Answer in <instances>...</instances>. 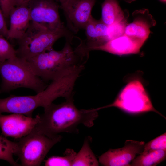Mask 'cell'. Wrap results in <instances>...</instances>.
<instances>
[{"instance_id":"cell-19","label":"cell","mask_w":166,"mask_h":166,"mask_svg":"<svg viewBox=\"0 0 166 166\" xmlns=\"http://www.w3.org/2000/svg\"><path fill=\"white\" fill-rule=\"evenodd\" d=\"M74 150L67 149L63 156H53L45 161L46 166H71L76 154Z\"/></svg>"},{"instance_id":"cell-7","label":"cell","mask_w":166,"mask_h":166,"mask_svg":"<svg viewBox=\"0 0 166 166\" xmlns=\"http://www.w3.org/2000/svg\"><path fill=\"white\" fill-rule=\"evenodd\" d=\"M110 107L132 114L154 112L165 117L154 107L143 81L138 78L129 81L112 103L95 109Z\"/></svg>"},{"instance_id":"cell-23","label":"cell","mask_w":166,"mask_h":166,"mask_svg":"<svg viewBox=\"0 0 166 166\" xmlns=\"http://www.w3.org/2000/svg\"><path fill=\"white\" fill-rule=\"evenodd\" d=\"M15 6L14 0H0V7L6 18L9 17L11 10Z\"/></svg>"},{"instance_id":"cell-29","label":"cell","mask_w":166,"mask_h":166,"mask_svg":"<svg viewBox=\"0 0 166 166\" xmlns=\"http://www.w3.org/2000/svg\"><path fill=\"white\" fill-rule=\"evenodd\" d=\"M81 44V43H80ZM86 53V52H85Z\"/></svg>"},{"instance_id":"cell-10","label":"cell","mask_w":166,"mask_h":166,"mask_svg":"<svg viewBox=\"0 0 166 166\" xmlns=\"http://www.w3.org/2000/svg\"><path fill=\"white\" fill-rule=\"evenodd\" d=\"M145 143L126 140L121 148L110 149L99 157V163L104 166H129L137 155L143 151Z\"/></svg>"},{"instance_id":"cell-9","label":"cell","mask_w":166,"mask_h":166,"mask_svg":"<svg viewBox=\"0 0 166 166\" xmlns=\"http://www.w3.org/2000/svg\"><path fill=\"white\" fill-rule=\"evenodd\" d=\"M38 114L32 118L24 115L12 113L8 115L0 114V127L6 137L20 139L30 133L38 123Z\"/></svg>"},{"instance_id":"cell-6","label":"cell","mask_w":166,"mask_h":166,"mask_svg":"<svg viewBox=\"0 0 166 166\" xmlns=\"http://www.w3.org/2000/svg\"><path fill=\"white\" fill-rule=\"evenodd\" d=\"M62 138L60 135L50 137L33 129L19 139L15 155L22 166H40L50 149Z\"/></svg>"},{"instance_id":"cell-2","label":"cell","mask_w":166,"mask_h":166,"mask_svg":"<svg viewBox=\"0 0 166 166\" xmlns=\"http://www.w3.org/2000/svg\"><path fill=\"white\" fill-rule=\"evenodd\" d=\"M78 78L75 71L68 69L35 95H11L6 98H0V114L9 113L32 117L33 111L39 107L44 109L59 97L67 99L73 97L74 87Z\"/></svg>"},{"instance_id":"cell-13","label":"cell","mask_w":166,"mask_h":166,"mask_svg":"<svg viewBox=\"0 0 166 166\" xmlns=\"http://www.w3.org/2000/svg\"><path fill=\"white\" fill-rule=\"evenodd\" d=\"M143 45L124 34L94 48L93 50H101L119 56L136 54L140 53Z\"/></svg>"},{"instance_id":"cell-3","label":"cell","mask_w":166,"mask_h":166,"mask_svg":"<svg viewBox=\"0 0 166 166\" xmlns=\"http://www.w3.org/2000/svg\"><path fill=\"white\" fill-rule=\"evenodd\" d=\"M72 39L66 38L65 45L60 51L53 49L26 60L35 74L45 81H52L69 69L83 65L88 57L80 44L75 48L72 47Z\"/></svg>"},{"instance_id":"cell-15","label":"cell","mask_w":166,"mask_h":166,"mask_svg":"<svg viewBox=\"0 0 166 166\" xmlns=\"http://www.w3.org/2000/svg\"><path fill=\"white\" fill-rule=\"evenodd\" d=\"M101 21L109 26L119 23L125 18L117 0H105L101 5Z\"/></svg>"},{"instance_id":"cell-4","label":"cell","mask_w":166,"mask_h":166,"mask_svg":"<svg viewBox=\"0 0 166 166\" xmlns=\"http://www.w3.org/2000/svg\"><path fill=\"white\" fill-rule=\"evenodd\" d=\"M62 37L73 38L71 32L65 26L53 30L30 21L25 33L17 40L18 46L16 50V56L28 60L52 50L55 42Z\"/></svg>"},{"instance_id":"cell-11","label":"cell","mask_w":166,"mask_h":166,"mask_svg":"<svg viewBox=\"0 0 166 166\" xmlns=\"http://www.w3.org/2000/svg\"><path fill=\"white\" fill-rule=\"evenodd\" d=\"M96 0H69L60 7L63 10L71 31L85 29L92 16Z\"/></svg>"},{"instance_id":"cell-24","label":"cell","mask_w":166,"mask_h":166,"mask_svg":"<svg viewBox=\"0 0 166 166\" xmlns=\"http://www.w3.org/2000/svg\"><path fill=\"white\" fill-rule=\"evenodd\" d=\"M5 18L0 7V35L6 38L8 28L5 20Z\"/></svg>"},{"instance_id":"cell-1","label":"cell","mask_w":166,"mask_h":166,"mask_svg":"<svg viewBox=\"0 0 166 166\" xmlns=\"http://www.w3.org/2000/svg\"><path fill=\"white\" fill-rule=\"evenodd\" d=\"M60 104L52 103L44 108L38 123L33 129L50 137L63 132L78 133V125L87 127L94 125L98 113L93 109H79L73 102V97Z\"/></svg>"},{"instance_id":"cell-12","label":"cell","mask_w":166,"mask_h":166,"mask_svg":"<svg viewBox=\"0 0 166 166\" xmlns=\"http://www.w3.org/2000/svg\"><path fill=\"white\" fill-rule=\"evenodd\" d=\"M132 15L133 21L126 25L124 34L144 44L149 35L150 28L156 26V22L147 9L136 10Z\"/></svg>"},{"instance_id":"cell-8","label":"cell","mask_w":166,"mask_h":166,"mask_svg":"<svg viewBox=\"0 0 166 166\" xmlns=\"http://www.w3.org/2000/svg\"><path fill=\"white\" fill-rule=\"evenodd\" d=\"M27 5L31 21L53 30L65 27L60 20V6L57 0H30Z\"/></svg>"},{"instance_id":"cell-26","label":"cell","mask_w":166,"mask_h":166,"mask_svg":"<svg viewBox=\"0 0 166 166\" xmlns=\"http://www.w3.org/2000/svg\"><path fill=\"white\" fill-rule=\"evenodd\" d=\"M60 3L61 5H62L66 2L69 0H57Z\"/></svg>"},{"instance_id":"cell-17","label":"cell","mask_w":166,"mask_h":166,"mask_svg":"<svg viewBox=\"0 0 166 166\" xmlns=\"http://www.w3.org/2000/svg\"><path fill=\"white\" fill-rule=\"evenodd\" d=\"M131 162L130 166H154L164 160L166 150H162L143 151Z\"/></svg>"},{"instance_id":"cell-16","label":"cell","mask_w":166,"mask_h":166,"mask_svg":"<svg viewBox=\"0 0 166 166\" xmlns=\"http://www.w3.org/2000/svg\"><path fill=\"white\" fill-rule=\"evenodd\" d=\"M90 137L85 138L82 147L79 152L76 153L72 166H98V160L91 149L90 142Z\"/></svg>"},{"instance_id":"cell-22","label":"cell","mask_w":166,"mask_h":166,"mask_svg":"<svg viewBox=\"0 0 166 166\" xmlns=\"http://www.w3.org/2000/svg\"><path fill=\"white\" fill-rule=\"evenodd\" d=\"M126 22V20L124 18L119 23L109 26V40L116 38L124 34L125 28L127 25Z\"/></svg>"},{"instance_id":"cell-18","label":"cell","mask_w":166,"mask_h":166,"mask_svg":"<svg viewBox=\"0 0 166 166\" xmlns=\"http://www.w3.org/2000/svg\"><path fill=\"white\" fill-rule=\"evenodd\" d=\"M17 147V142L11 141L0 135V160H5L13 166H19L14 160Z\"/></svg>"},{"instance_id":"cell-14","label":"cell","mask_w":166,"mask_h":166,"mask_svg":"<svg viewBox=\"0 0 166 166\" xmlns=\"http://www.w3.org/2000/svg\"><path fill=\"white\" fill-rule=\"evenodd\" d=\"M9 17L10 26L6 39L18 40L25 33L31 21L27 5L14 7L10 11Z\"/></svg>"},{"instance_id":"cell-5","label":"cell","mask_w":166,"mask_h":166,"mask_svg":"<svg viewBox=\"0 0 166 166\" xmlns=\"http://www.w3.org/2000/svg\"><path fill=\"white\" fill-rule=\"evenodd\" d=\"M0 75L2 78L0 93L26 88L37 93L48 85L35 74L26 60L17 56L0 62Z\"/></svg>"},{"instance_id":"cell-20","label":"cell","mask_w":166,"mask_h":166,"mask_svg":"<svg viewBox=\"0 0 166 166\" xmlns=\"http://www.w3.org/2000/svg\"><path fill=\"white\" fill-rule=\"evenodd\" d=\"M16 56V50L4 37L0 35V62Z\"/></svg>"},{"instance_id":"cell-21","label":"cell","mask_w":166,"mask_h":166,"mask_svg":"<svg viewBox=\"0 0 166 166\" xmlns=\"http://www.w3.org/2000/svg\"><path fill=\"white\" fill-rule=\"evenodd\" d=\"M159 150H166V132L145 144L143 151Z\"/></svg>"},{"instance_id":"cell-28","label":"cell","mask_w":166,"mask_h":166,"mask_svg":"<svg viewBox=\"0 0 166 166\" xmlns=\"http://www.w3.org/2000/svg\"><path fill=\"white\" fill-rule=\"evenodd\" d=\"M160 1H162L163 2H165L166 0H160Z\"/></svg>"},{"instance_id":"cell-25","label":"cell","mask_w":166,"mask_h":166,"mask_svg":"<svg viewBox=\"0 0 166 166\" xmlns=\"http://www.w3.org/2000/svg\"><path fill=\"white\" fill-rule=\"evenodd\" d=\"M30 0H14L15 6L27 5Z\"/></svg>"},{"instance_id":"cell-27","label":"cell","mask_w":166,"mask_h":166,"mask_svg":"<svg viewBox=\"0 0 166 166\" xmlns=\"http://www.w3.org/2000/svg\"><path fill=\"white\" fill-rule=\"evenodd\" d=\"M123 0L127 3H132V2L136 1V0Z\"/></svg>"}]
</instances>
